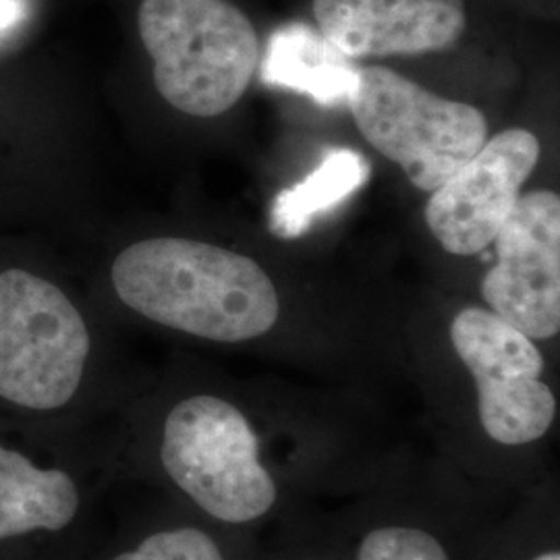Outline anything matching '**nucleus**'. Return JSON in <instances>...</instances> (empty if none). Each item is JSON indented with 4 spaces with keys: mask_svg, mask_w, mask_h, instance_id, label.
I'll return each instance as SVG.
<instances>
[{
    "mask_svg": "<svg viewBox=\"0 0 560 560\" xmlns=\"http://www.w3.org/2000/svg\"><path fill=\"white\" fill-rule=\"evenodd\" d=\"M115 444L106 453L92 451L96 463L125 455L117 463L161 481L208 520L247 525L277 504L279 490L261 463L254 425L240 407L217 395L175 400L159 420L145 421L136 436Z\"/></svg>",
    "mask_w": 560,
    "mask_h": 560,
    "instance_id": "f03ea898",
    "label": "nucleus"
},
{
    "mask_svg": "<svg viewBox=\"0 0 560 560\" xmlns=\"http://www.w3.org/2000/svg\"><path fill=\"white\" fill-rule=\"evenodd\" d=\"M92 355L90 324L59 284L0 272V430L46 448H88L75 416Z\"/></svg>",
    "mask_w": 560,
    "mask_h": 560,
    "instance_id": "f257e3e1",
    "label": "nucleus"
},
{
    "mask_svg": "<svg viewBox=\"0 0 560 560\" xmlns=\"http://www.w3.org/2000/svg\"><path fill=\"white\" fill-rule=\"evenodd\" d=\"M497 264L483 275L481 298L501 320L532 340L560 330V198L552 191L521 196L502 224Z\"/></svg>",
    "mask_w": 560,
    "mask_h": 560,
    "instance_id": "6e6552de",
    "label": "nucleus"
},
{
    "mask_svg": "<svg viewBox=\"0 0 560 560\" xmlns=\"http://www.w3.org/2000/svg\"><path fill=\"white\" fill-rule=\"evenodd\" d=\"M358 560H451L430 532L416 525H381L360 541Z\"/></svg>",
    "mask_w": 560,
    "mask_h": 560,
    "instance_id": "ddd939ff",
    "label": "nucleus"
},
{
    "mask_svg": "<svg viewBox=\"0 0 560 560\" xmlns=\"http://www.w3.org/2000/svg\"><path fill=\"white\" fill-rule=\"evenodd\" d=\"M349 108L370 145L430 194L488 140V120L476 106L441 98L386 67L358 69Z\"/></svg>",
    "mask_w": 560,
    "mask_h": 560,
    "instance_id": "423d86ee",
    "label": "nucleus"
},
{
    "mask_svg": "<svg viewBox=\"0 0 560 560\" xmlns=\"http://www.w3.org/2000/svg\"><path fill=\"white\" fill-rule=\"evenodd\" d=\"M314 15L351 60L441 52L467 27L465 0H314Z\"/></svg>",
    "mask_w": 560,
    "mask_h": 560,
    "instance_id": "9d476101",
    "label": "nucleus"
},
{
    "mask_svg": "<svg viewBox=\"0 0 560 560\" xmlns=\"http://www.w3.org/2000/svg\"><path fill=\"white\" fill-rule=\"evenodd\" d=\"M370 177V164L355 150L337 148L305 179L272 201L270 229L280 240H298L324 212L355 194Z\"/></svg>",
    "mask_w": 560,
    "mask_h": 560,
    "instance_id": "f8f14e48",
    "label": "nucleus"
},
{
    "mask_svg": "<svg viewBox=\"0 0 560 560\" xmlns=\"http://www.w3.org/2000/svg\"><path fill=\"white\" fill-rule=\"evenodd\" d=\"M140 36L162 98L191 117H219L254 80V23L226 0H141Z\"/></svg>",
    "mask_w": 560,
    "mask_h": 560,
    "instance_id": "20e7f679",
    "label": "nucleus"
},
{
    "mask_svg": "<svg viewBox=\"0 0 560 560\" xmlns=\"http://www.w3.org/2000/svg\"><path fill=\"white\" fill-rule=\"evenodd\" d=\"M532 560H560V552L555 548V550H546V552H540L538 557H534Z\"/></svg>",
    "mask_w": 560,
    "mask_h": 560,
    "instance_id": "2eb2a0df",
    "label": "nucleus"
},
{
    "mask_svg": "<svg viewBox=\"0 0 560 560\" xmlns=\"http://www.w3.org/2000/svg\"><path fill=\"white\" fill-rule=\"evenodd\" d=\"M110 280L125 307L196 339L245 342L279 322V295L260 266L203 241H138L113 261Z\"/></svg>",
    "mask_w": 560,
    "mask_h": 560,
    "instance_id": "7ed1b4c3",
    "label": "nucleus"
},
{
    "mask_svg": "<svg viewBox=\"0 0 560 560\" xmlns=\"http://www.w3.org/2000/svg\"><path fill=\"white\" fill-rule=\"evenodd\" d=\"M264 83L307 94L322 106H342L351 102L358 67L322 34L305 25L279 30L268 44L261 62Z\"/></svg>",
    "mask_w": 560,
    "mask_h": 560,
    "instance_id": "9b49d317",
    "label": "nucleus"
},
{
    "mask_svg": "<svg viewBox=\"0 0 560 560\" xmlns=\"http://www.w3.org/2000/svg\"><path fill=\"white\" fill-rule=\"evenodd\" d=\"M540 161V140L506 129L442 183L425 206V224L444 252L476 256L499 235Z\"/></svg>",
    "mask_w": 560,
    "mask_h": 560,
    "instance_id": "1a4fd4ad",
    "label": "nucleus"
},
{
    "mask_svg": "<svg viewBox=\"0 0 560 560\" xmlns=\"http://www.w3.org/2000/svg\"><path fill=\"white\" fill-rule=\"evenodd\" d=\"M88 448L59 451L0 430V560H78L96 541V481Z\"/></svg>",
    "mask_w": 560,
    "mask_h": 560,
    "instance_id": "39448f33",
    "label": "nucleus"
},
{
    "mask_svg": "<svg viewBox=\"0 0 560 560\" xmlns=\"http://www.w3.org/2000/svg\"><path fill=\"white\" fill-rule=\"evenodd\" d=\"M21 0H0V32L13 27L21 20Z\"/></svg>",
    "mask_w": 560,
    "mask_h": 560,
    "instance_id": "4468645a",
    "label": "nucleus"
},
{
    "mask_svg": "<svg viewBox=\"0 0 560 560\" xmlns=\"http://www.w3.org/2000/svg\"><path fill=\"white\" fill-rule=\"evenodd\" d=\"M451 340L478 388V416L490 441L523 446L548 434L557 397L541 381L536 340L483 307H465L451 324Z\"/></svg>",
    "mask_w": 560,
    "mask_h": 560,
    "instance_id": "0eeeda50",
    "label": "nucleus"
}]
</instances>
